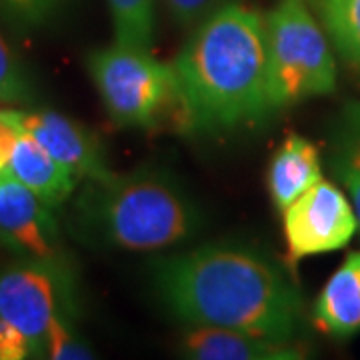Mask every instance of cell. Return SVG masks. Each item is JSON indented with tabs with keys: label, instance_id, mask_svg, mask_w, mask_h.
Wrapping results in <instances>:
<instances>
[{
	"label": "cell",
	"instance_id": "cell-4",
	"mask_svg": "<svg viewBox=\"0 0 360 360\" xmlns=\"http://www.w3.org/2000/svg\"><path fill=\"white\" fill-rule=\"evenodd\" d=\"M89 72L108 116L120 127L186 130V112L172 65L153 52L112 42L90 52Z\"/></svg>",
	"mask_w": 360,
	"mask_h": 360
},
{
	"label": "cell",
	"instance_id": "cell-19",
	"mask_svg": "<svg viewBox=\"0 0 360 360\" xmlns=\"http://www.w3.org/2000/svg\"><path fill=\"white\" fill-rule=\"evenodd\" d=\"M63 0H0V13L22 28L44 25L58 11Z\"/></svg>",
	"mask_w": 360,
	"mask_h": 360
},
{
	"label": "cell",
	"instance_id": "cell-3",
	"mask_svg": "<svg viewBox=\"0 0 360 360\" xmlns=\"http://www.w3.org/2000/svg\"><path fill=\"white\" fill-rule=\"evenodd\" d=\"M75 229L90 245L158 252L182 245L200 229V212L174 180L158 170L110 172L84 180Z\"/></svg>",
	"mask_w": 360,
	"mask_h": 360
},
{
	"label": "cell",
	"instance_id": "cell-14",
	"mask_svg": "<svg viewBox=\"0 0 360 360\" xmlns=\"http://www.w3.org/2000/svg\"><path fill=\"white\" fill-rule=\"evenodd\" d=\"M328 165L347 191L360 231V103H348L336 118L328 141Z\"/></svg>",
	"mask_w": 360,
	"mask_h": 360
},
{
	"label": "cell",
	"instance_id": "cell-20",
	"mask_svg": "<svg viewBox=\"0 0 360 360\" xmlns=\"http://www.w3.org/2000/svg\"><path fill=\"white\" fill-rule=\"evenodd\" d=\"M240 0H162L170 18L182 28H194L220 8Z\"/></svg>",
	"mask_w": 360,
	"mask_h": 360
},
{
	"label": "cell",
	"instance_id": "cell-15",
	"mask_svg": "<svg viewBox=\"0 0 360 360\" xmlns=\"http://www.w3.org/2000/svg\"><path fill=\"white\" fill-rule=\"evenodd\" d=\"M336 52L360 75V0H307Z\"/></svg>",
	"mask_w": 360,
	"mask_h": 360
},
{
	"label": "cell",
	"instance_id": "cell-6",
	"mask_svg": "<svg viewBox=\"0 0 360 360\" xmlns=\"http://www.w3.org/2000/svg\"><path fill=\"white\" fill-rule=\"evenodd\" d=\"M75 274L65 258H18L0 270V319L26 336L32 359H44L54 319L75 316Z\"/></svg>",
	"mask_w": 360,
	"mask_h": 360
},
{
	"label": "cell",
	"instance_id": "cell-11",
	"mask_svg": "<svg viewBox=\"0 0 360 360\" xmlns=\"http://www.w3.org/2000/svg\"><path fill=\"white\" fill-rule=\"evenodd\" d=\"M6 172L52 208L66 202L77 191L80 180L70 168L60 165L32 136L20 130L16 134Z\"/></svg>",
	"mask_w": 360,
	"mask_h": 360
},
{
	"label": "cell",
	"instance_id": "cell-9",
	"mask_svg": "<svg viewBox=\"0 0 360 360\" xmlns=\"http://www.w3.org/2000/svg\"><path fill=\"white\" fill-rule=\"evenodd\" d=\"M2 112L16 129L32 136L49 155L70 168L80 180L103 179L112 172L101 141L72 118L54 110L26 112L2 108Z\"/></svg>",
	"mask_w": 360,
	"mask_h": 360
},
{
	"label": "cell",
	"instance_id": "cell-1",
	"mask_svg": "<svg viewBox=\"0 0 360 360\" xmlns=\"http://www.w3.org/2000/svg\"><path fill=\"white\" fill-rule=\"evenodd\" d=\"M162 304L188 326H217L295 340L302 296L274 260L250 246L214 243L153 264Z\"/></svg>",
	"mask_w": 360,
	"mask_h": 360
},
{
	"label": "cell",
	"instance_id": "cell-2",
	"mask_svg": "<svg viewBox=\"0 0 360 360\" xmlns=\"http://www.w3.org/2000/svg\"><path fill=\"white\" fill-rule=\"evenodd\" d=\"M172 68L188 132L238 129L272 115L266 16L243 0L194 26Z\"/></svg>",
	"mask_w": 360,
	"mask_h": 360
},
{
	"label": "cell",
	"instance_id": "cell-7",
	"mask_svg": "<svg viewBox=\"0 0 360 360\" xmlns=\"http://www.w3.org/2000/svg\"><path fill=\"white\" fill-rule=\"evenodd\" d=\"M283 231L288 258L296 262L347 246L359 220L342 188L322 179L284 208Z\"/></svg>",
	"mask_w": 360,
	"mask_h": 360
},
{
	"label": "cell",
	"instance_id": "cell-16",
	"mask_svg": "<svg viewBox=\"0 0 360 360\" xmlns=\"http://www.w3.org/2000/svg\"><path fill=\"white\" fill-rule=\"evenodd\" d=\"M112 18L115 42L153 52L155 44V0H106Z\"/></svg>",
	"mask_w": 360,
	"mask_h": 360
},
{
	"label": "cell",
	"instance_id": "cell-18",
	"mask_svg": "<svg viewBox=\"0 0 360 360\" xmlns=\"http://www.w3.org/2000/svg\"><path fill=\"white\" fill-rule=\"evenodd\" d=\"M32 96V84L25 65L0 34V104L26 103Z\"/></svg>",
	"mask_w": 360,
	"mask_h": 360
},
{
	"label": "cell",
	"instance_id": "cell-8",
	"mask_svg": "<svg viewBox=\"0 0 360 360\" xmlns=\"http://www.w3.org/2000/svg\"><path fill=\"white\" fill-rule=\"evenodd\" d=\"M0 245L18 258H65L52 206L6 170L0 174Z\"/></svg>",
	"mask_w": 360,
	"mask_h": 360
},
{
	"label": "cell",
	"instance_id": "cell-5",
	"mask_svg": "<svg viewBox=\"0 0 360 360\" xmlns=\"http://www.w3.org/2000/svg\"><path fill=\"white\" fill-rule=\"evenodd\" d=\"M272 112L336 89L333 44L307 0H278L266 14Z\"/></svg>",
	"mask_w": 360,
	"mask_h": 360
},
{
	"label": "cell",
	"instance_id": "cell-10",
	"mask_svg": "<svg viewBox=\"0 0 360 360\" xmlns=\"http://www.w3.org/2000/svg\"><path fill=\"white\" fill-rule=\"evenodd\" d=\"M180 348L186 359L196 360L302 359V348L295 340H274L269 336L217 326H188Z\"/></svg>",
	"mask_w": 360,
	"mask_h": 360
},
{
	"label": "cell",
	"instance_id": "cell-21",
	"mask_svg": "<svg viewBox=\"0 0 360 360\" xmlns=\"http://www.w3.org/2000/svg\"><path fill=\"white\" fill-rule=\"evenodd\" d=\"M16 134H18L16 127L4 116L2 108H0V174L6 170V167H8V160H11V153H13Z\"/></svg>",
	"mask_w": 360,
	"mask_h": 360
},
{
	"label": "cell",
	"instance_id": "cell-17",
	"mask_svg": "<svg viewBox=\"0 0 360 360\" xmlns=\"http://www.w3.org/2000/svg\"><path fill=\"white\" fill-rule=\"evenodd\" d=\"M94 352L78 335L72 314H63L54 319L44 338V359L52 360H86Z\"/></svg>",
	"mask_w": 360,
	"mask_h": 360
},
{
	"label": "cell",
	"instance_id": "cell-12",
	"mask_svg": "<svg viewBox=\"0 0 360 360\" xmlns=\"http://www.w3.org/2000/svg\"><path fill=\"white\" fill-rule=\"evenodd\" d=\"M312 321L333 338H348L360 330V250L350 252L324 284L314 302Z\"/></svg>",
	"mask_w": 360,
	"mask_h": 360
},
{
	"label": "cell",
	"instance_id": "cell-13",
	"mask_svg": "<svg viewBox=\"0 0 360 360\" xmlns=\"http://www.w3.org/2000/svg\"><path fill=\"white\" fill-rule=\"evenodd\" d=\"M322 180L319 146L307 136L288 134L270 160L269 191L278 212Z\"/></svg>",
	"mask_w": 360,
	"mask_h": 360
}]
</instances>
